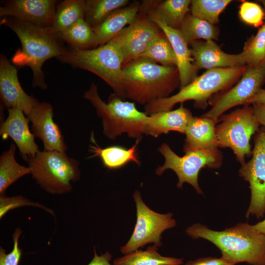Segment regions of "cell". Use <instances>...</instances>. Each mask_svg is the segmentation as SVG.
<instances>
[{
	"instance_id": "277c9868",
	"label": "cell",
	"mask_w": 265,
	"mask_h": 265,
	"mask_svg": "<svg viewBox=\"0 0 265 265\" xmlns=\"http://www.w3.org/2000/svg\"><path fill=\"white\" fill-rule=\"evenodd\" d=\"M246 66L216 68L206 70L175 95L157 99L145 106V113L171 110L178 103L194 101V106L205 108L214 95L230 89L244 73Z\"/></svg>"
},
{
	"instance_id": "484cf974",
	"label": "cell",
	"mask_w": 265,
	"mask_h": 265,
	"mask_svg": "<svg viewBox=\"0 0 265 265\" xmlns=\"http://www.w3.org/2000/svg\"><path fill=\"white\" fill-rule=\"evenodd\" d=\"M85 1L64 0L59 1L56 7L52 28L60 33L84 18Z\"/></svg>"
},
{
	"instance_id": "9a60e30c",
	"label": "cell",
	"mask_w": 265,
	"mask_h": 265,
	"mask_svg": "<svg viewBox=\"0 0 265 265\" xmlns=\"http://www.w3.org/2000/svg\"><path fill=\"white\" fill-rule=\"evenodd\" d=\"M0 98L3 107L8 110L19 108L26 115L39 103L38 99L25 92L18 79L17 69L2 53L0 54Z\"/></svg>"
},
{
	"instance_id": "4316f807",
	"label": "cell",
	"mask_w": 265,
	"mask_h": 265,
	"mask_svg": "<svg viewBox=\"0 0 265 265\" xmlns=\"http://www.w3.org/2000/svg\"><path fill=\"white\" fill-rule=\"evenodd\" d=\"M60 34L64 42L75 49L87 50L99 46L92 27L84 18L79 20Z\"/></svg>"
},
{
	"instance_id": "603a6c76",
	"label": "cell",
	"mask_w": 265,
	"mask_h": 265,
	"mask_svg": "<svg viewBox=\"0 0 265 265\" xmlns=\"http://www.w3.org/2000/svg\"><path fill=\"white\" fill-rule=\"evenodd\" d=\"M141 139H136L135 143L130 148L120 146L102 148L96 143L93 132H92L90 140L94 145H89V150L93 154L91 158L99 157L104 166L111 170L120 168L131 162H134L140 166L141 162L137 153V146Z\"/></svg>"
},
{
	"instance_id": "5bb4252c",
	"label": "cell",
	"mask_w": 265,
	"mask_h": 265,
	"mask_svg": "<svg viewBox=\"0 0 265 265\" xmlns=\"http://www.w3.org/2000/svg\"><path fill=\"white\" fill-rule=\"evenodd\" d=\"M148 18L165 34L170 42L176 58L180 81V89L186 86L198 76V69L193 63V58L188 44L184 38L180 29L167 26L156 11V1H146Z\"/></svg>"
},
{
	"instance_id": "d4e9b609",
	"label": "cell",
	"mask_w": 265,
	"mask_h": 265,
	"mask_svg": "<svg viewBox=\"0 0 265 265\" xmlns=\"http://www.w3.org/2000/svg\"><path fill=\"white\" fill-rule=\"evenodd\" d=\"M154 244L145 250H137L115 259L114 265H182V259L161 256Z\"/></svg>"
},
{
	"instance_id": "d6986e66",
	"label": "cell",
	"mask_w": 265,
	"mask_h": 265,
	"mask_svg": "<svg viewBox=\"0 0 265 265\" xmlns=\"http://www.w3.org/2000/svg\"><path fill=\"white\" fill-rule=\"evenodd\" d=\"M8 111L7 117L0 122V135L3 140L11 138L23 159L26 161L35 156L39 150L35 141V136L29 130V121L23 111L19 108H12Z\"/></svg>"
},
{
	"instance_id": "ba28073f",
	"label": "cell",
	"mask_w": 265,
	"mask_h": 265,
	"mask_svg": "<svg viewBox=\"0 0 265 265\" xmlns=\"http://www.w3.org/2000/svg\"><path fill=\"white\" fill-rule=\"evenodd\" d=\"M220 123L215 126L218 147L229 148L241 164L245 163V157L252 155L250 140L259 130L260 124L252 106L244 105L230 113L221 115Z\"/></svg>"
},
{
	"instance_id": "4dcf8cb0",
	"label": "cell",
	"mask_w": 265,
	"mask_h": 265,
	"mask_svg": "<svg viewBox=\"0 0 265 265\" xmlns=\"http://www.w3.org/2000/svg\"><path fill=\"white\" fill-rule=\"evenodd\" d=\"M140 57L164 66H176V58L171 45L161 30L150 43Z\"/></svg>"
},
{
	"instance_id": "60d3db41",
	"label": "cell",
	"mask_w": 265,
	"mask_h": 265,
	"mask_svg": "<svg viewBox=\"0 0 265 265\" xmlns=\"http://www.w3.org/2000/svg\"><path fill=\"white\" fill-rule=\"evenodd\" d=\"M254 228L258 232L265 235V219L253 225Z\"/></svg>"
},
{
	"instance_id": "8fae6325",
	"label": "cell",
	"mask_w": 265,
	"mask_h": 265,
	"mask_svg": "<svg viewBox=\"0 0 265 265\" xmlns=\"http://www.w3.org/2000/svg\"><path fill=\"white\" fill-rule=\"evenodd\" d=\"M265 81V61L256 66H246L239 81L227 90L217 94L209 100L212 108L202 116L217 123L222 114L247 101L260 89Z\"/></svg>"
},
{
	"instance_id": "b9f144b4",
	"label": "cell",
	"mask_w": 265,
	"mask_h": 265,
	"mask_svg": "<svg viewBox=\"0 0 265 265\" xmlns=\"http://www.w3.org/2000/svg\"><path fill=\"white\" fill-rule=\"evenodd\" d=\"M259 1L261 2V3L263 4L265 9V0H260Z\"/></svg>"
},
{
	"instance_id": "d6a6232c",
	"label": "cell",
	"mask_w": 265,
	"mask_h": 265,
	"mask_svg": "<svg viewBox=\"0 0 265 265\" xmlns=\"http://www.w3.org/2000/svg\"><path fill=\"white\" fill-rule=\"evenodd\" d=\"M243 51L247 56L246 66H256L265 61V22L257 34L246 42Z\"/></svg>"
},
{
	"instance_id": "7402d4cb",
	"label": "cell",
	"mask_w": 265,
	"mask_h": 265,
	"mask_svg": "<svg viewBox=\"0 0 265 265\" xmlns=\"http://www.w3.org/2000/svg\"><path fill=\"white\" fill-rule=\"evenodd\" d=\"M141 4L135 3L113 11L102 23L92 27L98 46L103 45L117 36L126 26L135 20Z\"/></svg>"
},
{
	"instance_id": "74e56055",
	"label": "cell",
	"mask_w": 265,
	"mask_h": 265,
	"mask_svg": "<svg viewBox=\"0 0 265 265\" xmlns=\"http://www.w3.org/2000/svg\"><path fill=\"white\" fill-rule=\"evenodd\" d=\"M94 252V256L88 265H112L110 263L112 255L108 252L101 256L98 255L95 248Z\"/></svg>"
},
{
	"instance_id": "30bf717a",
	"label": "cell",
	"mask_w": 265,
	"mask_h": 265,
	"mask_svg": "<svg viewBox=\"0 0 265 265\" xmlns=\"http://www.w3.org/2000/svg\"><path fill=\"white\" fill-rule=\"evenodd\" d=\"M133 197L136 210V222L129 240L120 248L121 252L124 254L148 243H154L160 247L162 233L176 225L172 213L161 214L152 210L143 202L138 190L134 191Z\"/></svg>"
},
{
	"instance_id": "f1b7e54d",
	"label": "cell",
	"mask_w": 265,
	"mask_h": 265,
	"mask_svg": "<svg viewBox=\"0 0 265 265\" xmlns=\"http://www.w3.org/2000/svg\"><path fill=\"white\" fill-rule=\"evenodd\" d=\"M190 0H166L157 2L154 8L161 20L169 26L180 29L190 11Z\"/></svg>"
},
{
	"instance_id": "f546056e",
	"label": "cell",
	"mask_w": 265,
	"mask_h": 265,
	"mask_svg": "<svg viewBox=\"0 0 265 265\" xmlns=\"http://www.w3.org/2000/svg\"><path fill=\"white\" fill-rule=\"evenodd\" d=\"M128 0H86L84 20L92 27L102 23L113 11L126 6Z\"/></svg>"
},
{
	"instance_id": "7c38bea8",
	"label": "cell",
	"mask_w": 265,
	"mask_h": 265,
	"mask_svg": "<svg viewBox=\"0 0 265 265\" xmlns=\"http://www.w3.org/2000/svg\"><path fill=\"white\" fill-rule=\"evenodd\" d=\"M251 159L241 164L239 176L249 184L251 199L246 217L257 219L265 214V128L259 129L254 139Z\"/></svg>"
},
{
	"instance_id": "8d00e7d4",
	"label": "cell",
	"mask_w": 265,
	"mask_h": 265,
	"mask_svg": "<svg viewBox=\"0 0 265 265\" xmlns=\"http://www.w3.org/2000/svg\"><path fill=\"white\" fill-rule=\"evenodd\" d=\"M186 265H235L221 256L220 258L205 257L187 262Z\"/></svg>"
},
{
	"instance_id": "1f68e13d",
	"label": "cell",
	"mask_w": 265,
	"mask_h": 265,
	"mask_svg": "<svg viewBox=\"0 0 265 265\" xmlns=\"http://www.w3.org/2000/svg\"><path fill=\"white\" fill-rule=\"evenodd\" d=\"M231 2V0H192L190 14L215 25L219 23L220 14Z\"/></svg>"
},
{
	"instance_id": "ac0fdd59",
	"label": "cell",
	"mask_w": 265,
	"mask_h": 265,
	"mask_svg": "<svg viewBox=\"0 0 265 265\" xmlns=\"http://www.w3.org/2000/svg\"><path fill=\"white\" fill-rule=\"evenodd\" d=\"M189 45L193 63L198 70L233 68L247 65V56L243 51L238 54L227 53L213 40H195Z\"/></svg>"
},
{
	"instance_id": "9c48e42d",
	"label": "cell",
	"mask_w": 265,
	"mask_h": 265,
	"mask_svg": "<svg viewBox=\"0 0 265 265\" xmlns=\"http://www.w3.org/2000/svg\"><path fill=\"white\" fill-rule=\"evenodd\" d=\"M159 151L165 159L163 165L159 166L156 174L161 175L167 169H171L176 174L178 188H182L184 183L191 185L199 194H203L200 187L198 177L200 171L204 167L218 168L220 167L222 156L217 149L213 150H190L184 152L182 157L177 155L166 143L162 144Z\"/></svg>"
},
{
	"instance_id": "7bdbcfd3",
	"label": "cell",
	"mask_w": 265,
	"mask_h": 265,
	"mask_svg": "<svg viewBox=\"0 0 265 265\" xmlns=\"http://www.w3.org/2000/svg\"></svg>"
},
{
	"instance_id": "d590c367",
	"label": "cell",
	"mask_w": 265,
	"mask_h": 265,
	"mask_svg": "<svg viewBox=\"0 0 265 265\" xmlns=\"http://www.w3.org/2000/svg\"><path fill=\"white\" fill-rule=\"evenodd\" d=\"M22 233L20 228H17L13 235V248L9 253H6L5 250L0 248V265H18L22 250L19 247V238Z\"/></svg>"
},
{
	"instance_id": "44dd1931",
	"label": "cell",
	"mask_w": 265,
	"mask_h": 265,
	"mask_svg": "<svg viewBox=\"0 0 265 265\" xmlns=\"http://www.w3.org/2000/svg\"><path fill=\"white\" fill-rule=\"evenodd\" d=\"M216 122L211 118L193 116L185 134L186 135L184 151H208L218 149L215 133Z\"/></svg>"
},
{
	"instance_id": "f35d334b",
	"label": "cell",
	"mask_w": 265,
	"mask_h": 265,
	"mask_svg": "<svg viewBox=\"0 0 265 265\" xmlns=\"http://www.w3.org/2000/svg\"><path fill=\"white\" fill-rule=\"evenodd\" d=\"M252 107L258 122L265 128V106L254 104Z\"/></svg>"
},
{
	"instance_id": "ffe728a7",
	"label": "cell",
	"mask_w": 265,
	"mask_h": 265,
	"mask_svg": "<svg viewBox=\"0 0 265 265\" xmlns=\"http://www.w3.org/2000/svg\"><path fill=\"white\" fill-rule=\"evenodd\" d=\"M190 110L183 104L176 109L153 113L147 120L145 134L157 137L170 131L185 133L187 126L193 117Z\"/></svg>"
},
{
	"instance_id": "cb8c5ba5",
	"label": "cell",
	"mask_w": 265,
	"mask_h": 265,
	"mask_svg": "<svg viewBox=\"0 0 265 265\" xmlns=\"http://www.w3.org/2000/svg\"><path fill=\"white\" fill-rule=\"evenodd\" d=\"M16 145L11 143L9 148L0 156V195L5 194L7 188L20 178L31 174L28 167L20 164L15 159Z\"/></svg>"
},
{
	"instance_id": "8992f818",
	"label": "cell",
	"mask_w": 265,
	"mask_h": 265,
	"mask_svg": "<svg viewBox=\"0 0 265 265\" xmlns=\"http://www.w3.org/2000/svg\"><path fill=\"white\" fill-rule=\"evenodd\" d=\"M122 36L120 32L106 44L87 50L69 47L57 57L61 63L89 71L102 79L121 97L122 67Z\"/></svg>"
},
{
	"instance_id": "4fadbf2b",
	"label": "cell",
	"mask_w": 265,
	"mask_h": 265,
	"mask_svg": "<svg viewBox=\"0 0 265 265\" xmlns=\"http://www.w3.org/2000/svg\"><path fill=\"white\" fill-rule=\"evenodd\" d=\"M161 31L148 18L145 2L134 22L121 31L123 65L141 56L152 40Z\"/></svg>"
},
{
	"instance_id": "e575fe53",
	"label": "cell",
	"mask_w": 265,
	"mask_h": 265,
	"mask_svg": "<svg viewBox=\"0 0 265 265\" xmlns=\"http://www.w3.org/2000/svg\"><path fill=\"white\" fill-rule=\"evenodd\" d=\"M24 206H32L39 207L52 215H54L53 212L52 210L39 203L33 202L22 196H15L9 197L5 196V194H3L0 196V218L9 210Z\"/></svg>"
},
{
	"instance_id": "5b68a950",
	"label": "cell",
	"mask_w": 265,
	"mask_h": 265,
	"mask_svg": "<svg viewBox=\"0 0 265 265\" xmlns=\"http://www.w3.org/2000/svg\"><path fill=\"white\" fill-rule=\"evenodd\" d=\"M83 97L91 103L102 119L103 133L109 139L114 140L124 133L136 139L145 134L149 115L138 110L134 102L125 101L113 93L106 103L100 97L94 82Z\"/></svg>"
},
{
	"instance_id": "836d02e7",
	"label": "cell",
	"mask_w": 265,
	"mask_h": 265,
	"mask_svg": "<svg viewBox=\"0 0 265 265\" xmlns=\"http://www.w3.org/2000/svg\"><path fill=\"white\" fill-rule=\"evenodd\" d=\"M238 14L241 21L250 26L258 27L265 23V12L256 2L243 1L239 6Z\"/></svg>"
},
{
	"instance_id": "3957f363",
	"label": "cell",
	"mask_w": 265,
	"mask_h": 265,
	"mask_svg": "<svg viewBox=\"0 0 265 265\" xmlns=\"http://www.w3.org/2000/svg\"><path fill=\"white\" fill-rule=\"evenodd\" d=\"M186 232L193 239L201 238L211 242L220 250L223 257L235 265L240 263L265 265V235L256 230L253 225L240 223L218 231L195 223Z\"/></svg>"
},
{
	"instance_id": "52a82bcc",
	"label": "cell",
	"mask_w": 265,
	"mask_h": 265,
	"mask_svg": "<svg viewBox=\"0 0 265 265\" xmlns=\"http://www.w3.org/2000/svg\"><path fill=\"white\" fill-rule=\"evenodd\" d=\"M26 161L37 184L53 194L70 192L72 183L80 178V162L66 153L39 150Z\"/></svg>"
},
{
	"instance_id": "2e32d148",
	"label": "cell",
	"mask_w": 265,
	"mask_h": 265,
	"mask_svg": "<svg viewBox=\"0 0 265 265\" xmlns=\"http://www.w3.org/2000/svg\"><path fill=\"white\" fill-rule=\"evenodd\" d=\"M53 116L51 104L43 102L36 105L26 117L31 123L32 133L42 141L44 150L66 153L68 147Z\"/></svg>"
},
{
	"instance_id": "e0dca14e",
	"label": "cell",
	"mask_w": 265,
	"mask_h": 265,
	"mask_svg": "<svg viewBox=\"0 0 265 265\" xmlns=\"http://www.w3.org/2000/svg\"><path fill=\"white\" fill-rule=\"evenodd\" d=\"M59 1L8 0L0 7V17H13L43 26H51Z\"/></svg>"
},
{
	"instance_id": "83f0119b",
	"label": "cell",
	"mask_w": 265,
	"mask_h": 265,
	"mask_svg": "<svg viewBox=\"0 0 265 265\" xmlns=\"http://www.w3.org/2000/svg\"><path fill=\"white\" fill-rule=\"evenodd\" d=\"M180 30L189 44L199 39L214 40L218 38L219 29L218 27L205 20L195 17L190 13L185 18Z\"/></svg>"
},
{
	"instance_id": "6da1fadb",
	"label": "cell",
	"mask_w": 265,
	"mask_h": 265,
	"mask_svg": "<svg viewBox=\"0 0 265 265\" xmlns=\"http://www.w3.org/2000/svg\"><path fill=\"white\" fill-rule=\"evenodd\" d=\"M0 25L14 32L21 44V48L16 51L12 58V63L17 66L29 67L33 75L32 87L47 89L48 86L42 70L44 62L64 54L68 50L60 33L51 26L36 25L13 17L1 18Z\"/></svg>"
},
{
	"instance_id": "7a4b0ae2",
	"label": "cell",
	"mask_w": 265,
	"mask_h": 265,
	"mask_svg": "<svg viewBox=\"0 0 265 265\" xmlns=\"http://www.w3.org/2000/svg\"><path fill=\"white\" fill-rule=\"evenodd\" d=\"M179 85L176 66H164L139 57L123 65L120 98L145 106L169 97Z\"/></svg>"
},
{
	"instance_id": "ab89813d",
	"label": "cell",
	"mask_w": 265,
	"mask_h": 265,
	"mask_svg": "<svg viewBox=\"0 0 265 265\" xmlns=\"http://www.w3.org/2000/svg\"><path fill=\"white\" fill-rule=\"evenodd\" d=\"M259 104L265 106V89L261 88L247 102V105Z\"/></svg>"
}]
</instances>
